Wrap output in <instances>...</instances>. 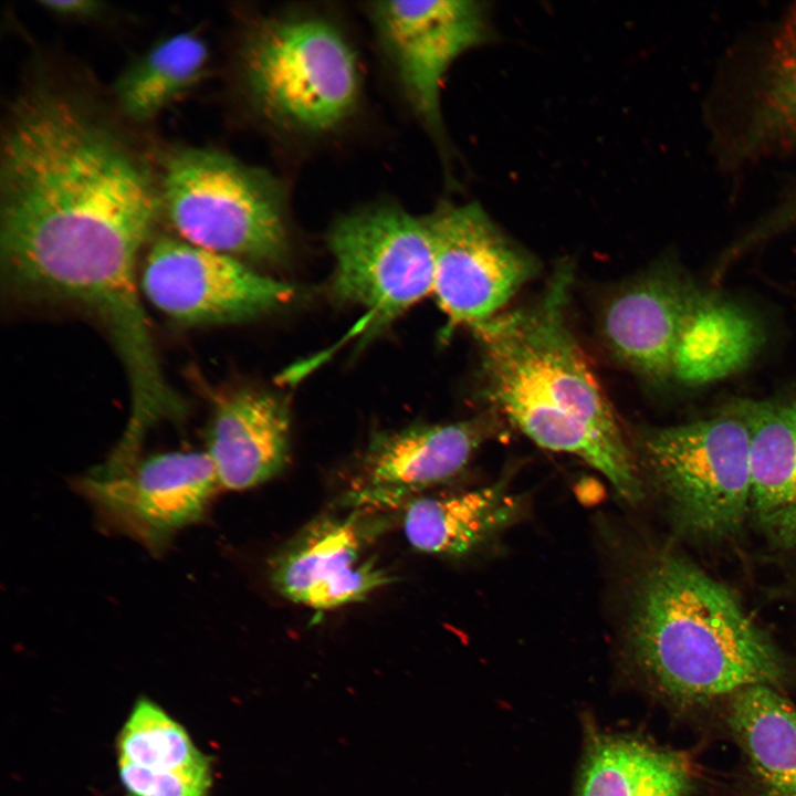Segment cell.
Instances as JSON below:
<instances>
[{
	"label": "cell",
	"mask_w": 796,
	"mask_h": 796,
	"mask_svg": "<svg viewBox=\"0 0 796 796\" xmlns=\"http://www.w3.org/2000/svg\"><path fill=\"white\" fill-rule=\"evenodd\" d=\"M628 643L648 684L679 708L796 681V663L737 596L671 549L657 553L640 576Z\"/></svg>",
	"instance_id": "obj_3"
},
{
	"label": "cell",
	"mask_w": 796,
	"mask_h": 796,
	"mask_svg": "<svg viewBox=\"0 0 796 796\" xmlns=\"http://www.w3.org/2000/svg\"><path fill=\"white\" fill-rule=\"evenodd\" d=\"M703 293L670 269L642 276L606 305L601 331L607 346L620 363L648 379L672 377L681 334Z\"/></svg>",
	"instance_id": "obj_13"
},
{
	"label": "cell",
	"mask_w": 796,
	"mask_h": 796,
	"mask_svg": "<svg viewBox=\"0 0 796 796\" xmlns=\"http://www.w3.org/2000/svg\"><path fill=\"white\" fill-rule=\"evenodd\" d=\"M731 144L727 159L739 165L796 146V2L772 31L742 127Z\"/></svg>",
	"instance_id": "obj_17"
},
{
	"label": "cell",
	"mask_w": 796,
	"mask_h": 796,
	"mask_svg": "<svg viewBox=\"0 0 796 796\" xmlns=\"http://www.w3.org/2000/svg\"><path fill=\"white\" fill-rule=\"evenodd\" d=\"M692 782L680 752L593 726L587 731L577 796H685Z\"/></svg>",
	"instance_id": "obj_19"
},
{
	"label": "cell",
	"mask_w": 796,
	"mask_h": 796,
	"mask_svg": "<svg viewBox=\"0 0 796 796\" xmlns=\"http://www.w3.org/2000/svg\"><path fill=\"white\" fill-rule=\"evenodd\" d=\"M492 432V421L484 416L381 433L364 455L356 498L365 504H391L446 482Z\"/></svg>",
	"instance_id": "obj_14"
},
{
	"label": "cell",
	"mask_w": 796,
	"mask_h": 796,
	"mask_svg": "<svg viewBox=\"0 0 796 796\" xmlns=\"http://www.w3.org/2000/svg\"><path fill=\"white\" fill-rule=\"evenodd\" d=\"M367 13L408 104L442 143V82L460 55L488 41L485 4L387 0L368 3Z\"/></svg>",
	"instance_id": "obj_9"
},
{
	"label": "cell",
	"mask_w": 796,
	"mask_h": 796,
	"mask_svg": "<svg viewBox=\"0 0 796 796\" xmlns=\"http://www.w3.org/2000/svg\"><path fill=\"white\" fill-rule=\"evenodd\" d=\"M139 286L158 311L185 325L255 318L287 304L296 292L237 258L168 237L146 253Z\"/></svg>",
	"instance_id": "obj_10"
},
{
	"label": "cell",
	"mask_w": 796,
	"mask_h": 796,
	"mask_svg": "<svg viewBox=\"0 0 796 796\" xmlns=\"http://www.w3.org/2000/svg\"><path fill=\"white\" fill-rule=\"evenodd\" d=\"M161 212L180 239L239 260L283 262L290 252L287 195L269 171L212 148L163 157Z\"/></svg>",
	"instance_id": "obj_5"
},
{
	"label": "cell",
	"mask_w": 796,
	"mask_h": 796,
	"mask_svg": "<svg viewBox=\"0 0 796 796\" xmlns=\"http://www.w3.org/2000/svg\"><path fill=\"white\" fill-rule=\"evenodd\" d=\"M270 577L283 597L317 610L363 600L391 580L373 558H363L354 517L310 524L273 558Z\"/></svg>",
	"instance_id": "obj_12"
},
{
	"label": "cell",
	"mask_w": 796,
	"mask_h": 796,
	"mask_svg": "<svg viewBox=\"0 0 796 796\" xmlns=\"http://www.w3.org/2000/svg\"><path fill=\"white\" fill-rule=\"evenodd\" d=\"M750 438V519L775 548L796 547V398L733 404Z\"/></svg>",
	"instance_id": "obj_15"
},
{
	"label": "cell",
	"mask_w": 796,
	"mask_h": 796,
	"mask_svg": "<svg viewBox=\"0 0 796 796\" xmlns=\"http://www.w3.org/2000/svg\"><path fill=\"white\" fill-rule=\"evenodd\" d=\"M219 489L206 451L158 453L81 482L100 512L153 547L199 521Z\"/></svg>",
	"instance_id": "obj_11"
},
{
	"label": "cell",
	"mask_w": 796,
	"mask_h": 796,
	"mask_svg": "<svg viewBox=\"0 0 796 796\" xmlns=\"http://www.w3.org/2000/svg\"><path fill=\"white\" fill-rule=\"evenodd\" d=\"M523 501L505 482L450 495L411 498L402 530L417 551L460 555L475 548L521 513Z\"/></svg>",
	"instance_id": "obj_18"
},
{
	"label": "cell",
	"mask_w": 796,
	"mask_h": 796,
	"mask_svg": "<svg viewBox=\"0 0 796 796\" xmlns=\"http://www.w3.org/2000/svg\"><path fill=\"white\" fill-rule=\"evenodd\" d=\"M729 701V724L760 796H796V706L781 691L762 685Z\"/></svg>",
	"instance_id": "obj_21"
},
{
	"label": "cell",
	"mask_w": 796,
	"mask_h": 796,
	"mask_svg": "<svg viewBox=\"0 0 796 796\" xmlns=\"http://www.w3.org/2000/svg\"><path fill=\"white\" fill-rule=\"evenodd\" d=\"M785 210L788 218L796 223V188L785 199Z\"/></svg>",
	"instance_id": "obj_26"
},
{
	"label": "cell",
	"mask_w": 796,
	"mask_h": 796,
	"mask_svg": "<svg viewBox=\"0 0 796 796\" xmlns=\"http://www.w3.org/2000/svg\"><path fill=\"white\" fill-rule=\"evenodd\" d=\"M209 49L202 36L186 31L167 36L133 62L114 86L125 116L136 122L154 118L203 78Z\"/></svg>",
	"instance_id": "obj_22"
},
{
	"label": "cell",
	"mask_w": 796,
	"mask_h": 796,
	"mask_svg": "<svg viewBox=\"0 0 796 796\" xmlns=\"http://www.w3.org/2000/svg\"><path fill=\"white\" fill-rule=\"evenodd\" d=\"M118 762L155 772L213 778L211 757L186 729L149 699H138L116 737Z\"/></svg>",
	"instance_id": "obj_23"
},
{
	"label": "cell",
	"mask_w": 796,
	"mask_h": 796,
	"mask_svg": "<svg viewBox=\"0 0 796 796\" xmlns=\"http://www.w3.org/2000/svg\"><path fill=\"white\" fill-rule=\"evenodd\" d=\"M290 448V413L273 394L240 390L218 405L206 452L221 489L241 491L276 475Z\"/></svg>",
	"instance_id": "obj_16"
},
{
	"label": "cell",
	"mask_w": 796,
	"mask_h": 796,
	"mask_svg": "<svg viewBox=\"0 0 796 796\" xmlns=\"http://www.w3.org/2000/svg\"><path fill=\"white\" fill-rule=\"evenodd\" d=\"M241 87L254 112L285 133L321 136L355 113L357 54L342 30L317 15L260 18L238 52Z\"/></svg>",
	"instance_id": "obj_4"
},
{
	"label": "cell",
	"mask_w": 796,
	"mask_h": 796,
	"mask_svg": "<svg viewBox=\"0 0 796 796\" xmlns=\"http://www.w3.org/2000/svg\"><path fill=\"white\" fill-rule=\"evenodd\" d=\"M46 11L69 19H88L98 15L102 3L94 0H41L39 2Z\"/></svg>",
	"instance_id": "obj_25"
},
{
	"label": "cell",
	"mask_w": 796,
	"mask_h": 796,
	"mask_svg": "<svg viewBox=\"0 0 796 796\" xmlns=\"http://www.w3.org/2000/svg\"><path fill=\"white\" fill-rule=\"evenodd\" d=\"M639 454L681 536L719 544L743 531L750 517V438L735 409L647 430Z\"/></svg>",
	"instance_id": "obj_6"
},
{
	"label": "cell",
	"mask_w": 796,
	"mask_h": 796,
	"mask_svg": "<svg viewBox=\"0 0 796 796\" xmlns=\"http://www.w3.org/2000/svg\"><path fill=\"white\" fill-rule=\"evenodd\" d=\"M762 342V329L751 313L703 293L681 334L672 377L691 386L721 380L745 367Z\"/></svg>",
	"instance_id": "obj_20"
},
{
	"label": "cell",
	"mask_w": 796,
	"mask_h": 796,
	"mask_svg": "<svg viewBox=\"0 0 796 796\" xmlns=\"http://www.w3.org/2000/svg\"><path fill=\"white\" fill-rule=\"evenodd\" d=\"M124 796H207L213 778L174 772H155L118 762Z\"/></svg>",
	"instance_id": "obj_24"
},
{
	"label": "cell",
	"mask_w": 796,
	"mask_h": 796,
	"mask_svg": "<svg viewBox=\"0 0 796 796\" xmlns=\"http://www.w3.org/2000/svg\"><path fill=\"white\" fill-rule=\"evenodd\" d=\"M97 108L39 85L1 137L0 247L11 283L121 324L142 308L137 263L161 212L159 181Z\"/></svg>",
	"instance_id": "obj_1"
},
{
	"label": "cell",
	"mask_w": 796,
	"mask_h": 796,
	"mask_svg": "<svg viewBox=\"0 0 796 796\" xmlns=\"http://www.w3.org/2000/svg\"><path fill=\"white\" fill-rule=\"evenodd\" d=\"M423 219L434 258L432 293L448 318L447 334L499 314L536 273L534 258L478 202H442Z\"/></svg>",
	"instance_id": "obj_8"
},
{
	"label": "cell",
	"mask_w": 796,
	"mask_h": 796,
	"mask_svg": "<svg viewBox=\"0 0 796 796\" xmlns=\"http://www.w3.org/2000/svg\"><path fill=\"white\" fill-rule=\"evenodd\" d=\"M327 240L333 293L366 310L364 338L432 293L434 258L423 218L397 205H371L337 219Z\"/></svg>",
	"instance_id": "obj_7"
},
{
	"label": "cell",
	"mask_w": 796,
	"mask_h": 796,
	"mask_svg": "<svg viewBox=\"0 0 796 796\" xmlns=\"http://www.w3.org/2000/svg\"><path fill=\"white\" fill-rule=\"evenodd\" d=\"M572 282L564 262L537 301L470 328L483 390L533 442L583 459L636 503L643 496L637 457L567 322Z\"/></svg>",
	"instance_id": "obj_2"
}]
</instances>
